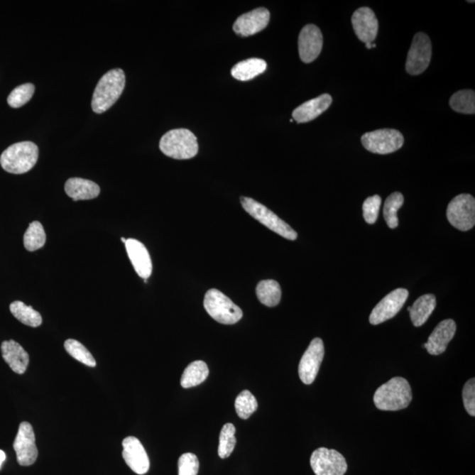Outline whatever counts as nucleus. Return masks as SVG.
I'll list each match as a JSON object with an SVG mask.
<instances>
[{"instance_id":"nucleus-1","label":"nucleus","mask_w":475,"mask_h":475,"mask_svg":"<svg viewBox=\"0 0 475 475\" xmlns=\"http://www.w3.org/2000/svg\"><path fill=\"white\" fill-rule=\"evenodd\" d=\"M412 398L410 383L404 378L395 377L379 386L375 392L373 401L378 410L398 411L408 408Z\"/></svg>"},{"instance_id":"nucleus-2","label":"nucleus","mask_w":475,"mask_h":475,"mask_svg":"<svg viewBox=\"0 0 475 475\" xmlns=\"http://www.w3.org/2000/svg\"><path fill=\"white\" fill-rule=\"evenodd\" d=\"M125 75L121 69H113L99 80L95 87L92 109L94 112L102 114L111 108L123 94Z\"/></svg>"},{"instance_id":"nucleus-3","label":"nucleus","mask_w":475,"mask_h":475,"mask_svg":"<svg viewBox=\"0 0 475 475\" xmlns=\"http://www.w3.org/2000/svg\"><path fill=\"white\" fill-rule=\"evenodd\" d=\"M38 156V147L35 143H16L4 151L0 156V164L4 170L10 174H25L35 167Z\"/></svg>"},{"instance_id":"nucleus-4","label":"nucleus","mask_w":475,"mask_h":475,"mask_svg":"<svg viewBox=\"0 0 475 475\" xmlns=\"http://www.w3.org/2000/svg\"><path fill=\"white\" fill-rule=\"evenodd\" d=\"M160 149L162 153L175 160H190L198 153L196 136L187 129L169 131L161 138Z\"/></svg>"},{"instance_id":"nucleus-5","label":"nucleus","mask_w":475,"mask_h":475,"mask_svg":"<svg viewBox=\"0 0 475 475\" xmlns=\"http://www.w3.org/2000/svg\"><path fill=\"white\" fill-rule=\"evenodd\" d=\"M204 305L212 319L224 325H233L243 316L241 309L217 289L209 290L205 294Z\"/></svg>"},{"instance_id":"nucleus-6","label":"nucleus","mask_w":475,"mask_h":475,"mask_svg":"<svg viewBox=\"0 0 475 475\" xmlns=\"http://www.w3.org/2000/svg\"><path fill=\"white\" fill-rule=\"evenodd\" d=\"M241 202L243 209H245L249 215L253 219L259 221L261 224L268 228V229L275 231V234L283 238L295 241L297 238V234L285 223V221L275 215L273 212L268 209L266 206L260 204L259 202L253 200L252 198L241 197Z\"/></svg>"},{"instance_id":"nucleus-7","label":"nucleus","mask_w":475,"mask_h":475,"mask_svg":"<svg viewBox=\"0 0 475 475\" xmlns=\"http://www.w3.org/2000/svg\"><path fill=\"white\" fill-rule=\"evenodd\" d=\"M364 148L377 154H389L403 147L404 138L399 131L393 129H382L362 136L361 138Z\"/></svg>"},{"instance_id":"nucleus-8","label":"nucleus","mask_w":475,"mask_h":475,"mask_svg":"<svg viewBox=\"0 0 475 475\" xmlns=\"http://www.w3.org/2000/svg\"><path fill=\"white\" fill-rule=\"evenodd\" d=\"M447 219L457 229L466 231L475 224V199L469 194L457 196L448 204Z\"/></svg>"},{"instance_id":"nucleus-9","label":"nucleus","mask_w":475,"mask_h":475,"mask_svg":"<svg viewBox=\"0 0 475 475\" xmlns=\"http://www.w3.org/2000/svg\"><path fill=\"white\" fill-rule=\"evenodd\" d=\"M432 46L428 36L417 33L414 36L410 51L408 53L406 71L408 75H422L429 67L432 60Z\"/></svg>"},{"instance_id":"nucleus-10","label":"nucleus","mask_w":475,"mask_h":475,"mask_svg":"<svg viewBox=\"0 0 475 475\" xmlns=\"http://www.w3.org/2000/svg\"><path fill=\"white\" fill-rule=\"evenodd\" d=\"M310 464L316 475H344L348 469L347 462L340 452L324 447L312 452Z\"/></svg>"},{"instance_id":"nucleus-11","label":"nucleus","mask_w":475,"mask_h":475,"mask_svg":"<svg viewBox=\"0 0 475 475\" xmlns=\"http://www.w3.org/2000/svg\"><path fill=\"white\" fill-rule=\"evenodd\" d=\"M325 355L323 341L320 338H315L302 356L298 366V375L301 381L305 385H311L318 375L320 367Z\"/></svg>"},{"instance_id":"nucleus-12","label":"nucleus","mask_w":475,"mask_h":475,"mask_svg":"<svg viewBox=\"0 0 475 475\" xmlns=\"http://www.w3.org/2000/svg\"><path fill=\"white\" fill-rule=\"evenodd\" d=\"M13 449L16 452L17 462L22 466H28L36 462L38 450L36 444L34 430L31 423L21 422L19 430L13 442Z\"/></svg>"},{"instance_id":"nucleus-13","label":"nucleus","mask_w":475,"mask_h":475,"mask_svg":"<svg viewBox=\"0 0 475 475\" xmlns=\"http://www.w3.org/2000/svg\"><path fill=\"white\" fill-rule=\"evenodd\" d=\"M408 297L406 289L399 288L393 290L374 307L370 315L371 325H378L393 318L401 310Z\"/></svg>"},{"instance_id":"nucleus-14","label":"nucleus","mask_w":475,"mask_h":475,"mask_svg":"<svg viewBox=\"0 0 475 475\" xmlns=\"http://www.w3.org/2000/svg\"><path fill=\"white\" fill-rule=\"evenodd\" d=\"M323 36L320 29L314 24L305 26L298 36V53L300 60L309 64L314 62L322 53Z\"/></svg>"},{"instance_id":"nucleus-15","label":"nucleus","mask_w":475,"mask_h":475,"mask_svg":"<svg viewBox=\"0 0 475 475\" xmlns=\"http://www.w3.org/2000/svg\"><path fill=\"white\" fill-rule=\"evenodd\" d=\"M270 11L263 7H260L251 11V12L242 14L234 24V31L242 38L257 34L267 28L270 22Z\"/></svg>"},{"instance_id":"nucleus-16","label":"nucleus","mask_w":475,"mask_h":475,"mask_svg":"<svg viewBox=\"0 0 475 475\" xmlns=\"http://www.w3.org/2000/svg\"><path fill=\"white\" fill-rule=\"evenodd\" d=\"M353 28L357 38L364 43H373L378 31V21L369 7H361L353 13Z\"/></svg>"},{"instance_id":"nucleus-17","label":"nucleus","mask_w":475,"mask_h":475,"mask_svg":"<svg viewBox=\"0 0 475 475\" xmlns=\"http://www.w3.org/2000/svg\"><path fill=\"white\" fill-rule=\"evenodd\" d=\"M123 447L124 459L133 472L140 475L148 472L150 469L148 455L137 437L125 438L123 441Z\"/></svg>"},{"instance_id":"nucleus-18","label":"nucleus","mask_w":475,"mask_h":475,"mask_svg":"<svg viewBox=\"0 0 475 475\" xmlns=\"http://www.w3.org/2000/svg\"><path fill=\"white\" fill-rule=\"evenodd\" d=\"M457 326L454 320H444L441 322L430 334L428 342L422 347L429 354L438 356L447 351L449 342L454 339Z\"/></svg>"},{"instance_id":"nucleus-19","label":"nucleus","mask_w":475,"mask_h":475,"mask_svg":"<svg viewBox=\"0 0 475 475\" xmlns=\"http://www.w3.org/2000/svg\"><path fill=\"white\" fill-rule=\"evenodd\" d=\"M129 258L140 278L148 279L152 275L153 263L148 250L145 245L135 239H129L125 242Z\"/></svg>"},{"instance_id":"nucleus-20","label":"nucleus","mask_w":475,"mask_h":475,"mask_svg":"<svg viewBox=\"0 0 475 475\" xmlns=\"http://www.w3.org/2000/svg\"><path fill=\"white\" fill-rule=\"evenodd\" d=\"M333 99L331 95L324 94L319 97L305 102L297 107L293 112V120L298 124L308 123L325 112L332 104Z\"/></svg>"},{"instance_id":"nucleus-21","label":"nucleus","mask_w":475,"mask_h":475,"mask_svg":"<svg viewBox=\"0 0 475 475\" xmlns=\"http://www.w3.org/2000/svg\"><path fill=\"white\" fill-rule=\"evenodd\" d=\"M1 352L4 360L14 373H25L29 364V356L18 342L13 340L3 342Z\"/></svg>"},{"instance_id":"nucleus-22","label":"nucleus","mask_w":475,"mask_h":475,"mask_svg":"<svg viewBox=\"0 0 475 475\" xmlns=\"http://www.w3.org/2000/svg\"><path fill=\"white\" fill-rule=\"evenodd\" d=\"M65 190L68 196L75 202L80 200H91L97 198L101 189L98 184L89 180L71 178L65 182Z\"/></svg>"},{"instance_id":"nucleus-23","label":"nucleus","mask_w":475,"mask_h":475,"mask_svg":"<svg viewBox=\"0 0 475 475\" xmlns=\"http://www.w3.org/2000/svg\"><path fill=\"white\" fill-rule=\"evenodd\" d=\"M437 307L436 297L433 294H425L415 300L412 307L408 308L412 323L415 327H421L432 315Z\"/></svg>"},{"instance_id":"nucleus-24","label":"nucleus","mask_w":475,"mask_h":475,"mask_svg":"<svg viewBox=\"0 0 475 475\" xmlns=\"http://www.w3.org/2000/svg\"><path fill=\"white\" fill-rule=\"evenodd\" d=\"M267 70V62L261 58H249L235 65L231 75L239 81H249L255 79Z\"/></svg>"},{"instance_id":"nucleus-25","label":"nucleus","mask_w":475,"mask_h":475,"mask_svg":"<svg viewBox=\"0 0 475 475\" xmlns=\"http://www.w3.org/2000/svg\"><path fill=\"white\" fill-rule=\"evenodd\" d=\"M209 368L204 361L198 360L191 363L183 371L180 385L183 388H194L202 384L209 376Z\"/></svg>"},{"instance_id":"nucleus-26","label":"nucleus","mask_w":475,"mask_h":475,"mask_svg":"<svg viewBox=\"0 0 475 475\" xmlns=\"http://www.w3.org/2000/svg\"><path fill=\"white\" fill-rule=\"evenodd\" d=\"M256 295L261 303L266 307H277L281 300V287L275 280H263L258 283Z\"/></svg>"},{"instance_id":"nucleus-27","label":"nucleus","mask_w":475,"mask_h":475,"mask_svg":"<svg viewBox=\"0 0 475 475\" xmlns=\"http://www.w3.org/2000/svg\"><path fill=\"white\" fill-rule=\"evenodd\" d=\"M10 311L13 315L24 325L38 327L43 322L42 316L32 307L25 305L21 301H14L10 305Z\"/></svg>"},{"instance_id":"nucleus-28","label":"nucleus","mask_w":475,"mask_h":475,"mask_svg":"<svg viewBox=\"0 0 475 475\" xmlns=\"http://www.w3.org/2000/svg\"><path fill=\"white\" fill-rule=\"evenodd\" d=\"M23 241L25 249L29 252L42 249L46 242V234L43 224L38 221L31 223L24 234Z\"/></svg>"},{"instance_id":"nucleus-29","label":"nucleus","mask_w":475,"mask_h":475,"mask_svg":"<svg viewBox=\"0 0 475 475\" xmlns=\"http://www.w3.org/2000/svg\"><path fill=\"white\" fill-rule=\"evenodd\" d=\"M450 106L456 112L474 115L475 113L474 91L462 90L457 92L450 99Z\"/></svg>"},{"instance_id":"nucleus-30","label":"nucleus","mask_w":475,"mask_h":475,"mask_svg":"<svg viewBox=\"0 0 475 475\" xmlns=\"http://www.w3.org/2000/svg\"><path fill=\"white\" fill-rule=\"evenodd\" d=\"M404 197L403 195L400 192H395L386 198L383 209V214L384 219L389 228L395 229L398 224H399V219H398L397 212L403 205Z\"/></svg>"},{"instance_id":"nucleus-31","label":"nucleus","mask_w":475,"mask_h":475,"mask_svg":"<svg viewBox=\"0 0 475 475\" xmlns=\"http://www.w3.org/2000/svg\"><path fill=\"white\" fill-rule=\"evenodd\" d=\"M65 349L70 356H72L73 359L79 361V362L89 367L97 366V361H95L94 357L81 342L75 340V339H69L65 342Z\"/></svg>"},{"instance_id":"nucleus-32","label":"nucleus","mask_w":475,"mask_h":475,"mask_svg":"<svg viewBox=\"0 0 475 475\" xmlns=\"http://www.w3.org/2000/svg\"><path fill=\"white\" fill-rule=\"evenodd\" d=\"M235 429L233 423H226L221 430L219 435V456L221 459H226L234 452L236 445V437H235Z\"/></svg>"},{"instance_id":"nucleus-33","label":"nucleus","mask_w":475,"mask_h":475,"mask_svg":"<svg viewBox=\"0 0 475 475\" xmlns=\"http://www.w3.org/2000/svg\"><path fill=\"white\" fill-rule=\"evenodd\" d=\"M258 403L256 397L245 390L239 393L235 400V410L241 419H249L257 410Z\"/></svg>"},{"instance_id":"nucleus-34","label":"nucleus","mask_w":475,"mask_h":475,"mask_svg":"<svg viewBox=\"0 0 475 475\" xmlns=\"http://www.w3.org/2000/svg\"><path fill=\"white\" fill-rule=\"evenodd\" d=\"M34 93V84L31 83L21 84V86L14 88L12 93L7 98V102L13 109L21 108V107L24 106L26 103L31 101Z\"/></svg>"},{"instance_id":"nucleus-35","label":"nucleus","mask_w":475,"mask_h":475,"mask_svg":"<svg viewBox=\"0 0 475 475\" xmlns=\"http://www.w3.org/2000/svg\"><path fill=\"white\" fill-rule=\"evenodd\" d=\"M381 197L375 195L373 197H370L364 202L363 213L364 219L366 223L373 224L376 223L378 218L379 209L381 206Z\"/></svg>"},{"instance_id":"nucleus-36","label":"nucleus","mask_w":475,"mask_h":475,"mask_svg":"<svg viewBox=\"0 0 475 475\" xmlns=\"http://www.w3.org/2000/svg\"><path fill=\"white\" fill-rule=\"evenodd\" d=\"M179 475H197L199 460L193 454H184L178 462Z\"/></svg>"},{"instance_id":"nucleus-37","label":"nucleus","mask_w":475,"mask_h":475,"mask_svg":"<svg viewBox=\"0 0 475 475\" xmlns=\"http://www.w3.org/2000/svg\"><path fill=\"white\" fill-rule=\"evenodd\" d=\"M463 403L467 413L471 416H475V379L474 378L469 379L464 386L463 392Z\"/></svg>"},{"instance_id":"nucleus-38","label":"nucleus","mask_w":475,"mask_h":475,"mask_svg":"<svg viewBox=\"0 0 475 475\" xmlns=\"http://www.w3.org/2000/svg\"><path fill=\"white\" fill-rule=\"evenodd\" d=\"M6 460V454L2 450H0V469H1L2 464Z\"/></svg>"},{"instance_id":"nucleus-39","label":"nucleus","mask_w":475,"mask_h":475,"mask_svg":"<svg viewBox=\"0 0 475 475\" xmlns=\"http://www.w3.org/2000/svg\"><path fill=\"white\" fill-rule=\"evenodd\" d=\"M121 241L125 243V242H126L127 239H125L124 238H121Z\"/></svg>"}]
</instances>
